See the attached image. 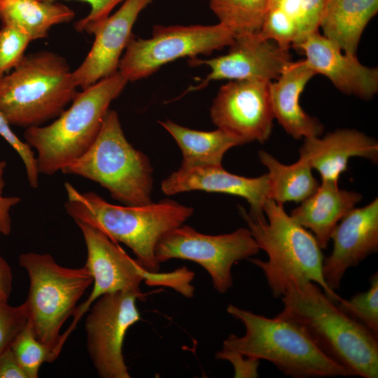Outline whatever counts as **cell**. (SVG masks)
<instances>
[{
	"label": "cell",
	"mask_w": 378,
	"mask_h": 378,
	"mask_svg": "<svg viewBox=\"0 0 378 378\" xmlns=\"http://www.w3.org/2000/svg\"><path fill=\"white\" fill-rule=\"evenodd\" d=\"M225 55L209 59H190V65L204 64L210 73L200 85L188 91L200 90L212 80H260L273 81L292 62L288 49L265 38L260 32L234 35Z\"/></svg>",
	"instance_id": "14"
},
{
	"label": "cell",
	"mask_w": 378,
	"mask_h": 378,
	"mask_svg": "<svg viewBox=\"0 0 378 378\" xmlns=\"http://www.w3.org/2000/svg\"><path fill=\"white\" fill-rule=\"evenodd\" d=\"M295 48L304 52L307 63L316 74L328 78L342 92L363 99H370L377 94V69L363 65L356 55L345 53L318 31Z\"/></svg>",
	"instance_id": "17"
},
{
	"label": "cell",
	"mask_w": 378,
	"mask_h": 378,
	"mask_svg": "<svg viewBox=\"0 0 378 378\" xmlns=\"http://www.w3.org/2000/svg\"><path fill=\"white\" fill-rule=\"evenodd\" d=\"M10 349L28 378H37L41 365L58 357L50 346L37 339L29 322L14 339Z\"/></svg>",
	"instance_id": "28"
},
{
	"label": "cell",
	"mask_w": 378,
	"mask_h": 378,
	"mask_svg": "<svg viewBox=\"0 0 378 378\" xmlns=\"http://www.w3.org/2000/svg\"><path fill=\"white\" fill-rule=\"evenodd\" d=\"M28 322L23 304L13 307L8 301L0 300V354L10 347V344Z\"/></svg>",
	"instance_id": "31"
},
{
	"label": "cell",
	"mask_w": 378,
	"mask_h": 378,
	"mask_svg": "<svg viewBox=\"0 0 378 378\" xmlns=\"http://www.w3.org/2000/svg\"><path fill=\"white\" fill-rule=\"evenodd\" d=\"M74 17L72 9L55 1L0 0L2 25L22 31L31 41L46 38L52 26L69 22Z\"/></svg>",
	"instance_id": "25"
},
{
	"label": "cell",
	"mask_w": 378,
	"mask_h": 378,
	"mask_svg": "<svg viewBox=\"0 0 378 378\" xmlns=\"http://www.w3.org/2000/svg\"><path fill=\"white\" fill-rule=\"evenodd\" d=\"M6 167V162L0 160V234L8 236L11 231L10 209L18 204L21 199L16 196L6 197L3 195Z\"/></svg>",
	"instance_id": "35"
},
{
	"label": "cell",
	"mask_w": 378,
	"mask_h": 378,
	"mask_svg": "<svg viewBox=\"0 0 378 378\" xmlns=\"http://www.w3.org/2000/svg\"><path fill=\"white\" fill-rule=\"evenodd\" d=\"M234 34L218 23L212 25H155L150 38L132 35L118 71L134 82L148 77L161 66L182 57L197 58L229 46Z\"/></svg>",
	"instance_id": "10"
},
{
	"label": "cell",
	"mask_w": 378,
	"mask_h": 378,
	"mask_svg": "<svg viewBox=\"0 0 378 378\" xmlns=\"http://www.w3.org/2000/svg\"><path fill=\"white\" fill-rule=\"evenodd\" d=\"M361 199V194L340 189L337 183L321 181L290 216L314 234L321 248H326L337 223Z\"/></svg>",
	"instance_id": "22"
},
{
	"label": "cell",
	"mask_w": 378,
	"mask_h": 378,
	"mask_svg": "<svg viewBox=\"0 0 378 378\" xmlns=\"http://www.w3.org/2000/svg\"><path fill=\"white\" fill-rule=\"evenodd\" d=\"M216 358L229 361L233 366L234 377L256 378L259 377L260 360L247 357L240 353L222 349L216 352Z\"/></svg>",
	"instance_id": "34"
},
{
	"label": "cell",
	"mask_w": 378,
	"mask_h": 378,
	"mask_svg": "<svg viewBox=\"0 0 378 378\" xmlns=\"http://www.w3.org/2000/svg\"><path fill=\"white\" fill-rule=\"evenodd\" d=\"M127 80L118 71L76 94L70 107L46 126L25 129V142L36 151L39 174L53 175L92 144L111 103Z\"/></svg>",
	"instance_id": "5"
},
{
	"label": "cell",
	"mask_w": 378,
	"mask_h": 378,
	"mask_svg": "<svg viewBox=\"0 0 378 378\" xmlns=\"http://www.w3.org/2000/svg\"><path fill=\"white\" fill-rule=\"evenodd\" d=\"M13 276L8 262L0 256V300L8 301L12 290Z\"/></svg>",
	"instance_id": "37"
},
{
	"label": "cell",
	"mask_w": 378,
	"mask_h": 378,
	"mask_svg": "<svg viewBox=\"0 0 378 378\" xmlns=\"http://www.w3.org/2000/svg\"><path fill=\"white\" fill-rule=\"evenodd\" d=\"M270 82L231 80L223 85L210 108L212 122L246 144L265 143L271 135L274 118Z\"/></svg>",
	"instance_id": "13"
},
{
	"label": "cell",
	"mask_w": 378,
	"mask_h": 378,
	"mask_svg": "<svg viewBox=\"0 0 378 378\" xmlns=\"http://www.w3.org/2000/svg\"><path fill=\"white\" fill-rule=\"evenodd\" d=\"M161 190L167 195L202 190L241 197L248 202V214L264 216L263 204L268 199L267 174L255 178L233 174L222 165L183 167L162 181Z\"/></svg>",
	"instance_id": "18"
},
{
	"label": "cell",
	"mask_w": 378,
	"mask_h": 378,
	"mask_svg": "<svg viewBox=\"0 0 378 378\" xmlns=\"http://www.w3.org/2000/svg\"><path fill=\"white\" fill-rule=\"evenodd\" d=\"M55 1L56 0H41ZM89 3L91 10L89 14L78 20L74 24L75 29L78 32L92 34L95 28L105 19L111 10L123 0H80Z\"/></svg>",
	"instance_id": "33"
},
{
	"label": "cell",
	"mask_w": 378,
	"mask_h": 378,
	"mask_svg": "<svg viewBox=\"0 0 378 378\" xmlns=\"http://www.w3.org/2000/svg\"><path fill=\"white\" fill-rule=\"evenodd\" d=\"M330 239L331 253L324 258L323 275L328 286L338 289L348 269L378 250V199L354 208L337 223Z\"/></svg>",
	"instance_id": "15"
},
{
	"label": "cell",
	"mask_w": 378,
	"mask_h": 378,
	"mask_svg": "<svg viewBox=\"0 0 378 378\" xmlns=\"http://www.w3.org/2000/svg\"><path fill=\"white\" fill-rule=\"evenodd\" d=\"M61 172L99 184L124 205L141 206L152 202L150 162L127 141L114 110L107 111L90 148Z\"/></svg>",
	"instance_id": "7"
},
{
	"label": "cell",
	"mask_w": 378,
	"mask_h": 378,
	"mask_svg": "<svg viewBox=\"0 0 378 378\" xmlns=\"http://www.w3.org/2000/svg\"><path fill=\"white\" fill-rule=\"evenodd\" d=\"M64 209L74 222L86 223L115 242H122L134 253L146 270L158 272L155 255L159 239L182 225L193 214L192 207L169 199L141 206H120L106 202L94 192H80L65 182Z\"/></svg>",
	"instance_id": "2"
},
{
	"label": "cell",
	"mask_w": 378,
	"mask_h": 378,
	"mask_svg": "<svg viewBox=\"0 0 378 378\" xmlns=\"http://www.w3.org/2000/svg\"><path fill=\"white\" fill-rule=\"evenodd\" d=\"M0 378H28L10 347L0 354Z\"/></svg>",
	"instance_id": "36"
},
{
	"label": "cell",
	"mask_w": 378,
	"mask_h": 378,
	"mask_svg": "<svg viewBox=\"0 0 378 378\" xmlns=\"http://www.w3.org/2000/svg\"><path fill=\"white\" fill-rule=\"evenodd\" d=\"M264 216H253L239 206V213L246 222L260 249L267 260H248L264 273L274 298H281L290 281H309L319 286L335 303L341 298L326 284L323 275V255L314 234L284 210L283 204L267 199Z\"/></svg>",
	"instance_id": "3"
},
{
	"label": "cell",
	"mask_w": 378,
	"mask_h": 378,
	"mask_svg": "<svg viewBox=\"0 0 378 378\" xmlns=\"http://www.w3.org/2000/svg\"><path fill=\"white\" fill-rule=\"evenodd\" d=\"M159 123L174 139L182 153L181 167L220 166L231 148L246 144L242 139L218 128L199 131L181 126L170 120Z\"/></svg>",
	"instance_id": "23"
},
{
	"label": "cell",
	"mask_w": 378,
	"mask_h": 378,
	"mask_svg": "<svg viewBox=\"0 0 378 378\" xmlns=\"http://www.w3.org/2000/svg\"><path fill=\"white\" fill-rule=\"evenodd\" d=\"M19 264L27 272L29 288L23 302L28 322L37 339L59 356L62 327L73 316L77 303L92 283L83 266L69 268L59 265L49 253H22Z\"/></svg>",
	"instance_id": "8"
},
{
	"label": "cell",
	"mask_w": 378,
	"mask_h": 378,
	"mask_svg": "<svg viewBox=\"0 0 378 378\" xmlns=\"http://www.w3.org/2000/svg\"><path fill=\"white\" fill-rule=\"evenodd\" d=\"M316 75L305 59L291 62L279 77L269 83L274 118L287 134L295 139L321 136L323 125L307 114L300 104V96Z\"/></svg>",
	"instance_id": "20"
},
{
	"label": "cell",
	"mask_w": 378,
	"mask_h": 378,
	"mask_svg": "<svg viewBox=\"0 0 378 378\" xmlns=\"http://www.w3.org/2000/svg\"><path fill=\"white\" fill-rule=\"evenodd\" d=\"M304 139L300 157L320 174L321 181L338 183L351 158L361 157L374 163L378 160L377 140L356 130L338 129L323 137Z\"/></svg>",
	"instance_id": "19"
},
{
	"label": "cell",
	"mask_w": 378,
	"mask_h": 378,
	"mask_svg": "<svg viewBox=\"0 0 378 378\" xmlns=\"http://www.w3.org/2000/svg\"><path fill=\"white\" fill-rule=\"evenodd\" d=\"M75 223L85 244L87 256L84 266L92 276L93 288L88 298L77 306L71 325L62 334L64 340L94 301L105 294L129 291L144 298L140 286L144 281L150 286L173 288L188 298L193 297L195 288L191 283L195 274L186 267L167 273L148 271L99 230L84 223Z\"/></svg>",
	"instance_id": "9"
},
{
	"label": "cell",
	"mask_w": 378,
	"mask_h": 378,
	"mask_svg": "<svg viewBox=\"0 0 378 378\" xmlns=\"http://www.w3.org/2000/svg\"><path fill=\"white\" fill-rule=\"evenodd\" d=\"M277 315L293 321L329 358L354 376L378 377V336L344 314L316 284L290 281Z\"/></svg>",
	"instance_id": "1"
},
{
	"label": "cell",
	"mask_w": 378,
	"mask_h": 378,
	"mask_svg": "<svg viewBox=\"0 0 378 378\" xmlns=\"http://www.w3.org/2000/svg\"><path fill=\"white\" fill-rule=\"evenodd\" d=\"M30 38L22 31L9 26L0 29V78L19 63Z\"/></svg>",
	"instance_id": "30"
},
{
	"label": "cell",
	"mask_w": 378,
	"mask_h": 378,
	"mask_svg": "<svg viewBox=\"0 0 378 378\" xmlns=\"http://www.w3.org/2000/svg\"><path fill=\"white\" fill-rule=\"evenodd\" d=\"M10 125L0 111V136H1L20 157L26 172L30 187L38 186L39 172L36 155L27 142L21 140L12 130Z\"/></svg>",
	"instance_id": "32"
},
{
	"label": "cell",
	"mask_w": 378,
	"mask_h": 378,
	"mask_svg": "<svg viewBox=\"0 0 378 378\" xmlns=\"http://www.w3.org/2000/svg\"><path fill=\"white\" fill-rule=\"evenodd\" d=\"M258 158L268 170V199L283 205L301 202L317 190L319 183L304 159L300 157L295 163L284 164L263 150L258 152Z\"/></svg>",
	"instance_id": "26"
},
{
	"label": "cell",
	"mask_w": 378,
	"mask_h": 378,
	"mask_svg": "<svg viewBox=\"0 0 378 378\" xmlns=\"http://www.w3.org/2000/svg\"><path fill=\"white\" fill-rule=\"evenodd\" d=\"M370 287L350 299L340 298L337 307L346 315L360 323L378 336V273L370 278Z\"/></svg>",
	"instance_id": "29"
},
{
	"label": "cell",
	"mask_w": 378,
	"mask_h": 378,
	"mask_svg": "<svg viewBox=\"0 0 378 378\" xmlns=\"http://www.w3.org/2000/svg\"><path fill=\"white\" fill-rule=\"evenodd\" d=\"M260 250L248 228L240 227L231 233L209 235L183 224L159 239L155 255L160 264L177 258L201 265L209 274L214 289L223 294L233 285L232 265L252 258Z\"/></svg>",
	"instance_id": "11"
},
{
	"label": "cell",
	"mask_w": 378,
	"mask_h": 378,
	"mask_svg": "<svg viewBox=\"0 0 378 378\" xmlns=\"http://www.w3.org/2000/svg\"><path fill=\"white\" fill-rule=\"evenodd\" d=\"M152 1L125 0L114 14L95 28L90 50L80 66L73 71L78 88L85 89L118 71L122 54L133 34V26L140 13Z\"/></svg>",
	"instance_id": "16"
},
{
	"label": "cell",
	"mask_w": 378,
	"mask_h": 378,
	"mask_svg": "<svg viewBox=\"0 0 378 378\" xmlns=\"http://www.w3.org/2000/svg\"><path fill=\"white\" fill-rule=\"evenodd\" d=\"M141 295L129 291L105 294L92 304L85 320L87 349L102 378H130L122 346L128 329L141 320Z\"/></svg>",
	"instance_id": "12"
},
{
	"label": "cell",
	"mask_w": 378,
	"mask_h": 378,
	"mask_svg": "<svg viewBox=\"0 0 378 378\" xmlns=\"http://www.w3.org/2000/svg\"><path fill=\"white\" fill-rule=\"evenodd\" d=\"M378 11V0H329L320 27L345 53L356 55L362 34Z\"/></svg>",
	"instance_id": "24"
},
{
	"label": "cell",
	"mask_w": 378,
	"mask_h": 378,
	"mask_svg": "<svg viewBox=\"0 0 378 378\" xmlns=\"http://www.w3.org/2000/svg\"><path fill=\"white\" fill-rule=\"evenodd\" d=\"M329 0H272L260 34L281 48H295L318 31Z\"/></svg>",
	"instance_id": "21"
},
{
	"label": "cell",
	"mask_w": 378,
	"mask_h": 378,
	"mask_svg": "<svg viewBox=\"0 0 378 378\" xmlns=\"http://www.w3.org/2000/svg\"><path fill=\"white\" fill-rule=\"evenodd\" d=\"M272 0H210L221 24L234 35L260 32Z\"/></svg>",
	"instance_id": "27"
},
{
	"label": "cell",
	"mask_w": 378,
	"mask_h": 378,
	"mask_svg": "<svg viewBox=\"0 0 378 378\" xmlns=\"http://www.w3.org/2000/svg\"><path fill=\"white\" fill-rule=\"evenodd\" d=\"M227 312L243 323L246 331L242 336L230 335L222 349L270 361L294 378L354 376L326 356L293 321L279 315L267 318L232 304Z\"/></svg>",
	"instance_id": "4"
},
{
	"label": "cell",
	"mask_w": 378,
	"mask_h": 378,
	"mask_svg": "<svg viewBox=\"0 0 378 378\" xmlns=\"http://www.w3.org/2000/svg\"><path fill=\"white\" fill-rule=\"evenodd\" d=\"M66 60L50 51L24 55L0 78V111L25 129L57 118L78 93Z\"/></svg>",
	"instance_id": "6"
}]
</instances>
